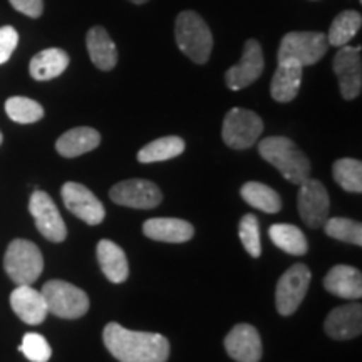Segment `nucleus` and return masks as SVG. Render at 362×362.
I'll list each match as a JSON object with an SVG mask.
<instances>
[{"mask_svg":"<svg viewBox=\"0 0 362 362\" xmlns=\"http://www.w3.org/2000/svg\"><path fill=\"white\" fill-rule=\"evenodd\" d=\"M103 341L119 362H166L170 357V342L165 336L129 330L117 322L104 327Z\"/></svg>","mask_w":362,"mask_h":362,"instance_id":"1","label":"nucleus"},{"mask_svg":"<svg viewBox=\"0 0 362 362\" xmlns=\"http://www.w3.org/2000/svg\"><path fill=\"white\" fill-rule=\"evenodd\" d=\"M259 153L265 161H269L282 173L285 180L293 185H302L310 178L309 158L292 139L285 136H270L262 139Z\"/></svg>","mask_w":362,"mask_h":362,"instance_id":"2","label":"nucleus"},{"mask_svg":"<svg viewBox=\"0 0 362 362\" xmlns=\"http://www.w3.org/2000/svg\"><path fill=\"white\" fill-rule=\"evenodd\" d=\"M176 45L194 64H205L214 49V35L200 13L185 11L176 17Z\"/></svg>","mask_w":362,"mask_h":362,"instance_id":"3","label":"nucleus"},{"mask_svg":"<svg viewBox=\"0 0 362 362\" xmlns=\"http://www.w3.org/2000/svg\"><path fill=\"white\" fill-rule=\"evenodd\" d=\"M4 269L17 285H33L44 270V257L29 240H12L4 257Z\"/></svg>","mask_w":362,"mask_h":362,"instance_id":"4","label":"nucleus"},{"mask_svg":"<svg viewBox=\"0 0 362 362\" xmlns=\"http://www.w3.org/2000/svg\"><path fill=\"white\" fill-rule=\"evenodd\" d=\"M40 292L45 298L49 314L61 319H79L89 310L88 293L64 280H49Z\"/></svg>","mask_w":362,"mask_h":362,"instance_id":"5","label":"nucleus"},{"mask_svg":"<svg viewBox=\"0 0 362 362\" xmlns=\"http://www.w3.org/2000/svg\"><path fill=\"white\" fill-rule=\"evenodd\" d=\"M329 49L327 35L322 33H288L279 47V62L292 61L305 66L319 62Z\"/></svg>","mask_w":362,"mask_h":362,"instance_id":"6","label":"nucleus"},{"mask_svg":"<svg viewBox=\"0 0 362 362\" xmlns=\"http://www.w3.org/2000/svg\"><path fill=\"white\" fill-rule=\"evenodd\" d=\"M264 131V121L250 110L233 107L226 112L221 138L226 146L233 149L252 148Z\"/></svg>","mask_w":362,"mask_h":362,"instance_id":"7","label":"nucleus"},{"mask_svg":"<svg viewBox=\"0 0 362 362\" xmlns=\"http://www.w3.org/2000/svg\"><path fill=\"white\" fill-rule=\"evenodd\" d=\"M312 274L309 267L304 264L292 265L280 277L275 291V305L280 315L296 314L298 305L304 300L307 291H309Z\"/></svg>","mask_w":362,"mask_h":362,"instance_id":"8","label":"nucleus"},{"mask_svg":"<svg viewBox=\"0 0 362 362\" xmlns=\"http://www.w3.org/2000/svg\"><path fill=\"white\" fill-rule=\"evenodd\" d=\"M297 208L298 215L309 228H320L329 218L330 200L327 189L319 180L309 178L304 183L298 185Z\"/></svg>","mask_w":362,"mask_h":362,"instance_id":"9","label":"nucleus"},{"mask_svg":"<svg viewBox=\"0 0 362 362\" xmlns=\"http://www.w3.org/2000/svg\"><path fill=\"white\" fill-rule=\"evenodd\" d=\"M29 211L34 216L35 226L44 238L52 243L64 242L67 237V226L59 214L56 203L47 193L42 189H35L30 194Z\"/></svg>","mask_w":362,"mask_h":362,"instance_id":"10","label":"nucleus"},{"mask_svg":"<svg viewBox=\"0 0 362 362\" xmlns=\"http://www.w3.org/2000/svg\"><path fill=\"white\" fill-rule=\"evenodd\" d=\"M110 198L116 205L151 210L163 200L161 189L158 185L148 180H126L115 185L110 192Z\"/></svg>","mask_w":362,"mask_h":362,"instance_id":"11","label":"nucleus"},{"mask_svg":"<svg viewBox=\"0 0 362 362\" xmlns=\"http://www.w3.org/2000/svg\"><path fill=\"white\" fill-rule=\"evenodd\" d=\"M61 194L67 210L79 220L86 221L88 225L103 223L106 210L99 198L88 187L74 183V181H67L61 189Z\"/></svg>","mask_w":362,"mask_h":362,"instance_id":"12","label":"nucleus"},{"mask_svg":"<svg viewBox=\"0 0 362 362\" xmlns=\"http://www.w3.org/2000/svg\"><path fill=\"white\" fill-rule=\"evenodd\" d=\"M332 67L339 79V89H341L342 98L351 101L359 96L362 89L361 45L359 47L342 45L334 57Z\"/></svg>","mask_w":362,"mask_h":362,"instance_id":"13","label":"nucleus"},{"mask_svg":"<svg viewBox=\"0 0 362 362\" xmlns=\"http://www.w3.org/2000/svg\"><path fill=\"white\" fill-rule=\"evenodd\" d=\"M264 52L259 40L248 39L243 45V54L238 64H235L226 71L225 83L228 89L240 90L255 83L264 72Z\"/></svg>","mask_w":362,"mask_h":362,"instance_id":"14","label":"nucleus"},{"mask_svg":"<svg viewBox=\"0 0 362 362\" xmlns=\"http://www.w3.org/2000/svg\"><path fill=\"white\" fill-rule=\"evenodd\" d=\"M225 349L237 362H259L262 359V339L250 324H237L225 337Z\"/></svg>","mask_w":362,"mask_h":362,"instance_id":"15","label":"nucleus"},{"mask_svg":"<svg viewBox=\"0 0 362 362\" xmlns=\"http://www.w3.org/2000/svg\"><path fill=\"white\" fill-rule=\"evenodd\" d=\"M324 330L336 341H349L362 332V307L359 302L336 307L327 315Z\"/></svg>","mask_w":362,"mask_h":362,"instance_id":"16","label":"nucleus"},{"mask_svg":"<svg viewBox=\"0 0 362 362\" xmlns=\"http://www.w3.org/2000/svg\"><path fill=\"white\" fill-rule=\"evenodd\" d=\"M11 307L22 322L29 325L42 324L49 314L42 292L30 285H17L11 293Z\"/></svg>","mask_w":362,"mask_h":362,"instance_id":"17","label":"nucleus"},{"mask_svg":"<svg viewBox=\"0 0 362 362\" xmlns=\"http://www.w3.org/2000/svg\"><path fill=\"white\" fill-rule=\"evenodd\" d=\"M304 67L297 62L285 61L279 62L277 71L270 84V94L277 103H291L297 98L302 84Z\"/></svg>","mask_w":362,"mask_h":362,"instance_id":"18","label":"nucleus"},{"mask_svg":"<svg viewBox=\"0 0 362 362\" xmlns=\"http://www.w3.org/2000/svg\"><path fill=\"white\" fill-rule=\"evenodd\" d=\"M143 232L148 238L166 243H185L193 238L194 228L181 218H151L144 221Z\"/></svg>","mask_w":362,"mask_h":362,"instance_id":"19","label":"nucleus"},{"mask_svg":"<svg viewBox=\"0 0 362 362\" xmlns=\"http://www.w3.org/2000/svg\"><path fill=\"white\" fill-rule=\"evenodd\" d=\"M324 287L332 296L356 300L362 296V275L354 267L336 265L325 275Z\"/></svg>","mask_w":362,"mask_h":362,"instance_id":"20","label":"nucleus"},{"mask_svg":"<svg viewBox=\"0 0 362 362\" xmlns=\"http://www.w3.org/2000/svg\"><path fill=\"white\" fill-rule=\"evenodd\" d=\"M96 255L103 274L112 284H123L129 277L128 257L123 248L111 240H101L98 243Z\"/></svg>","mask_w":362,"mask_h":362,"instance_id":"21","label":"nucleus"},{"mask_svg":"<svg viewBox=\"0 0 362 362\" xmlns=\"http://www.w3.org/2000/svg\"><path fill=\"white\" fill-rule=\"evenodd\" d=\"M86 47L93 64L101 71H111L117 64V49L115 40L101 25L89 29L86 35Z\"/></svg>","mask_w":362,"mask_h":362,"instance_id":"22","label":"nucleus"},{"mask_svg":"<svg viewBox=\"0 0 362 362\" xmlns=\"http://www.w3.org/2000/svg\"><path fill=\"white\" fill-rule=\"evenodd\" d=\"M99 144H101V134L94 128L81 126L66 131L56 141V149L64 158H78L96 149Z\"/></svg>","mask_w":362,"mask_h":362,"instance_id":"23","label":"nucleus"},{"mask_svg":"<svg viewBox=\"0 0 362 362\" xmlns=\"http://www.w3.org/2000/svg\"><path fill=\"white\" fill-rule=\"evenodd\" d=\"M69 66V56L62 49H44L30 59L29 72L35 81H51L59 78Z\"/></svg>","mask_w":362,"mask_h":362,"instance_id":"24","label":"nucleus"},{"mask_svg":"<svg viewBox=\"0 0 362 362\" xmlns=\"http://www.w3.org/2000/svg\"><path fill=\"white\" fill-rule=\"evenodd\" d=\"M240 194L248 205L257 208V210L265 211V214H277L282 208L280 194L274 188L267 187L259 181H248L240 189Z\"/></svg>","mask_w":362,"mask_h":362,"instance_id":"25","label":"nucleus"},{"mask_svg":"<svg viewBox=\"0 0 362 362\" xmlns=\"http://www.w3.org/2000/svg\"><path fill=\"white\" fill-rule=\"evenodd\" d=\"M269 235L272 242L277 245L280 250H284L288 255L300 257L307 253V238L305 235L300 232V228H297L296 225L288 223H277L272 225L269 230Z\"/></svg>","mask_w":362,"mask_h":362,"instance_id":"26","label":"nucleus"},{"mask_svg":"<svg viewBox=\"0 0 362 362\" xmlns=\"http://www.w3.org/2000/svg\"><path fill=\"white\" fill-rule=\"evenodd\" d=\"M185 151V141L178 136H165V138L151 141L146 146L139 149L138 161L144 163H160L180 156Z\"/></svg>","mask_w":362,"mask_h":362,"instance_id":"27","label":"nucleus"},{"mask_svg":"<svg viewBox=\"0 0 362 362\" xmlns=\"http://www.w3.org/2000/svg\"><path fill=\"white\" fill-rule=\"evenodd\" d=\"M362 24V16L357 11H344L339 13L336 19L332 21V25L329 29V45H336L342 47L347 45L356 34L359 33Z\"/></svg>","mask_w":362,"mask_h":362,"instance_id":"28","label":"nucleus"},{"mask_svg":"<svg viewBox=\"0 0 362 362\" xmlns=\"http://www.w3.org/2000/svg\"><path fill=\"white\" fill-rule=\"evenodd\" d=\"M6 112L13 123L33 124L44 117V107L37 101L24 96H13L6 101Z\"/></svg>","mask_w":362,"mask_h":362,"instance_id":"29","label":"nucleus"},{"mask_svg":"<svg viewBox=\"0 0 362 362\" xmlns=\"http://www.w3.org/2000/svg\"><path fill=\"white\" fill-rule=\"evenodd\" d=\"M336 183L349 193H362V163L352 158L337 160L332 166Z\"/></svg>","mask_w":362,"mask_h":362,"instance_id":"30","label":"nucleus"},{"mask_svg":"<svg viewBox=\"0 0 362 362\" xmlns=\"http://www.w3.org/2000/svg\"><path fill=\"white\" fill-rule=\"evenodd\" d=\"M324 230L330 238L352 243L357 247L362 245V225L359 221L336 216V218H327L324 223Z\"/></svg>","mask_w":362,"mask_h":362,"instance_id":"31","label":"nucleus"},{"mask_svg":"<svg viewBox=\"0 0 362 362\" xmlns=\"http://www.w3.org/2000/svg\"><path fill=\"white\" fill-rule=\"evenodd\" d=\"M238 235L242 240L243 248L253 259H259L262 253L260 242V226L255 215H245L238 225Z\"/></svg>","mask_w":362,"mask_h":362,"instance_id":"32","label":"nucleus"},{"mask_svg":"<svg viewBox=\"0 0 362 362\" xmlns=\"http://www.w3.org/2000/svg\"><path fill=\"white\" fill-rule=\"evenodd\" d=\"M19 351L30 362H47L52 356V349L49 346L47 339L35 332L25 334L19 346Z\"/></svg>","mask_w":362,"mask_h":362,"instance_id":"33","label":"nucleus"},{"mask_svg":"<svg viewBox=\"0 0 362 362\" xmlns=\"http://www.w3.org/2000/svg\"><path fill=\"white\" fill-rule=\"evenodd\" d=\"M19 44V33L12 25L0 27V66L12 57Z\"/></svg>","mask_w":362,"mask_h":362,"instance_id":"34","label":"nucleus"},{"mask_svg":"<svg viewBox=\"0 0 362 362\" xmlns=\"http://www.w3.org/2000/svg\"><path fill=\"white\" fill-rule=\"evenodd\" d=\"M8 2H11V6L17 12L24 13V16L30 17V19H39L44 12L42 0H8Z\"/></svg>","mask_w":362,"mask_h":362,"instance_id":"35","label":"nucleus"},{"mask_svg":"<svg viewBox=\"0 0 362 362\" xmlns=\"http://www.w3.org/2000/svg\"><path fill=\"white\" fill-rule=\"evenodd\" d=\"M133 4H138V6H141V4H146L148 0H131Z\"/></svg>","mask_w":362,"mask_h":362,"instance_id":"36","label":"nucleus"},{"mask_svg":"<svg viewBox=\"0 0 362 362\" xmlns=\"http://www.w3.org/2000/svg\"><path fill=\"white\" fill-rule=\"evenodd\" d=\"M2 139H4V138H2V133H0V144H2Z\"/></svg>","mask_w":362,"mask_h":362,"instance_id":"37","label":"nucleus"}]
</instances>
